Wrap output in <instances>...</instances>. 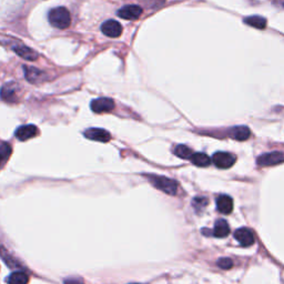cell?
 I'll list each match as a JSON object with an SVG mask.
<instances>
[{"instance_id":"1","label":"cell","mask_w":284,"mask_h":284,"mask_svg":"<svg viewBox=\"0 0 284 284\" xmlns=\"http://www.w3.org/2000/svg\"><path fill=\"white\" fill-rule=\"evenodd\" d=\"M49 23L52 27L58 29H66L71 24V16L65 7H57L51 9L48 14Z\"/></svg>"},{"instance_id":"2","label":"cell","mask_w":284,"mask_h":284,"mask_svg":"<svg viewBox=\"0 0 284 284\" xmlns=\"http://www.w3.org/2000/svg\"><path fill=\"white\" fill-rule=\"evenodd\" d=\"M146 178L148 179L152 186L159 189L162 192L170 194V196H176L178 193V183L172 179L156 175H147Z\"/></svg>"},{"instance_id":"3","label":"cell","mask_w":284,"mask_h":284,"mask_svg":"<svg viewBox=\"0 0 284 284\" xmlns=\"http://www.w3.org/2000/svg\"><path fill=\"white\" fill-rule=\"evenodd\" d=\"M19 91H20V87L17 82L15 81H10L7 82L2 89L0 91V97H2L3 100H5L6 102L9 103H14L17 102L19 100Z\"/></svg>"},{"instance_id":"4","label":"cell","mask_w":284,"mask_h":284,"mask_svg":"<svg viewBox=\"0 0 284 284\" xmlns=\"http://www.w3.org/2000/svg\"><path fill=\"white\" fill-rule=\"evenodd\" d=\"M213 164L220 169H228L231 168L236 161V158L234 155L229 154V152H217L212 157Z\"/></svg>"},{"instance_id":"5","label":"cell","mask_w":284,"mask_h":284,"mask_svg":"<svg viewBox=\"0 0 284 284\" xmlns=\"http://www.w3.org/2000/svg\"><path fill=\"white\" fill-rule=\"evenodd\" d=\"M91 110L96 113L110 112L114 108V101L110 98H98L91 101Z\"/></svg>"},{"instance_id":"6","label":"cell","mask_w":284,"mask_h":284,"mask_svg":"<svg viewBox=\"0 0 284 284\" xmlns=\"http://www.w3.org/2000/svg\"><path fill=\"white\" fill-rule=\"evenodd\" d=\"M284 161V155L282 152H269V154H264L257 158L256 164L260 167L265 166H274Z\"/></svg>"},{"instance_id":"7","label":"cell","mask_w":284,"mask_h":284,"mask_svg":"<svg viewBox=\"0 0 284 284\" xmlns=\"http://www.w3.org/2000/svg\"><path fill=\"white\" fill-rule=\"evenodd\" d=\"M102 33L107 37H111V38H118V37L122 34V26H121L115 20H107L101 26Z\"/></svg>"},{"instance_id":"8","label":"cell","mask_w":284,"mask_h":284,"mask_svg":"<svg viewBox=\"0 0 284 284\" xmlns=\"http://www.w3.org/2000/svg\"><path fill=\"white\" fill-rule=\"evenodd\" d=\"M141 15H142V8L136 6V5H129V6H124L118 12L119 17L125 19V20L138 19Z\"/></svg>"},{"instance_id":"9","label":"cell","mask_w":284,"mask_h":284,"mask_svg":"<svg viewBox=\"0 0 284 284\" xmlns=\"http://www.w3.org/2000/svg\"><path fill=\"white\" fill-rule=\"evenodd\" d=\"M85 136L89 140L98 141V142H108L111 139V135L104 129L91 128L85 131Z\"/></svg>"},{"instance_id":"10","label":"cell","mask_w":284,"mask_h":284,"mask_svg":"<svg viewBox=\"0 0 284 284\" xmlns=\"http://www.w3.org/2000/svg\"><path fill=\"white\" fill-rule=\"evenodd\" d=\"M16 138L20 141H27L38 134V128L34 124H26L16 130Z\"/></svg>"},{"instance_id":"11","label":"cell","mask_w":284,"mask_h":284,"mask_svg":"<svg viewBox=\"0 0 284 284\" xmlns=\"http://www.w3.org/2000/svg\"><path fill=\"white\" fill-rule=\"evenodd\" d=\"M234 238L242 246H250L254 243V235L249 229L241 228L234 232Z\"/></svg>"},{"instance_id":"12","label":"cell","mask_w":284,"mask_h":284,"mask_svg":"<svg viewBox=\"0 0 284 284\" xmlns=\"http://www.w3.org/2000/svg\"><path fill=\"white\" fill-rule=\"evenodd\" d=\"M24 69H25L26 79L31 83H39L41 81H45L47 79L46 73L44 71L37 69V68L25 66Z\"/></svg>"},{"instance_id":"13","label":"cell","mask_w":284,"mask_h":284,"mask_svg":"<svg viewBox=\"0 0 284 284\" xmlns=\"http://www.w3.org/2000/svg\"><path fill=\"white\" fill-rule=\"evenodd\" d=\"M217 207L221 213L230 214L233 210V200L227 194H223V196H220L218 198Z\"/></svg>"},{"instance_id":"14","label":"cell","mask_w":284,"mask_h":284,"mask_svg":"<svg viewBox=\"0 0 284 284\" xmlns=\"http://www.w3.org/2000/svg\"><path fill=\"white\" fill-rule=\"evenodd\" d=\"M14 50L16 51V54L18 56L23 57L24 59L29 60V61H34L38 58V54L34 50L29 48V47L25 46V45H20L18 47H14Z\"/></svg>"},{"instance_id":"15","label":"cell","mask_w":284,"mask_h":284,"mask_svg":"<svg viewBox=\"0 0 284 284\" xmlns=\"http://www.w3.org/2000/svg\"><path fill=\"white\" fill-rule=\"evenodd\" d=\"M230 233V227L228 222L223 219L218 220L215 222L214 229H213V235L217 236V238H225Z\"/></svg>"},{"instance_id":"16","label":"cell","mask_w":284,"mask_h":284,"mask_svg":"<svg viewBox=\"0 0 284 284\" xmlns=\"http://www.w3.org/2000/svg\"><path fill=\"white\" fill-rule=\"evenodd\" d=\"M29 282V276L27 273L23 271H17L13 272L7 277V283L8 284H28Z\"/></svg>"},{"instance_id":"17","label":"cell","mask_w":284,"mask_h":284,"mask_svg":"<svg viewBox=\"0 0 284 284\" xmlns=\"http://www.w3.org/2000/svg\"><path fill=\"white\" fill-rule=\"evenodd\" d=\"M231 134H232L233 139L238 141H245L249 139V136L251 135V131L248 127L245 125H240V127H235L233 130L231 131Z\"/></svg>"},{"instance_id":"18","label":"cell","mask_w":284,"mask_h":284,"mask_svg":"<svg viewBox=\"0 0 284 284\" xmlns=\"http://www.w3.org/2000/svg\"><path fill=\"white\" fill-rule=\"evenodd\" d=\"M244 23L256 29H264L266 27V19L261 16H250L244 18Z\"/></svg>"},{"instance_id":"19","label":"cell","mask_w":284,"mask_h":284,"mask_svg":"<svg viewBox=\"0 0 284 284\" xmlns=\"http://www.w3.org/2000/svg\"><path fill=\"white\" fill-rule=\"evenodd\" d=\"M190 160L192 161V164L196 165L197 167H208L210 166V164H211L210 158L206 154H202V152L193 154Z\"/></svg>"},{"instance_id":"20","label":"cell","mask_w":284,"mask_h":284,"mask_svg":"<svg viewBox=\"0 0 284 284\" xmlns=\"http://www.w3.org/2000/svg\"><path fill=\"white\" fill-rule=\"evenodd\" d=\"M175 155L181 159H191V157L193 156V152L190 148H188L187 146L179 145L175 148Z\"/></svg>"},{"instance_id":"21","label":"cell","mask_w":284,"mask_h":284,"mask_svg":"<svg viewBox=\"0 0 284 284\" xmlns=\"http://www.w3.org/2000/svg\"><path fill=\"white\" fill-rule=\"evenodd\" d=\"M12 155V147L9 144H2L0 145V168H2Z\"/></svg>"},{"instance_id":"22","label":"cell","mask_w":284,"mask_h":284,"mask_svg":"<svg viewBox=\"0 0 284 284\" xmlns=\"http://www.w3.org/2000/svg\"><path fill=\"white\" fill-rule=\"evenodd\" d=\"M218 266L223 270H229L233 266V261L229 257H222V259H219Z\"/></svg>"},{"instance_id":"23","label":"cell","mask_w":284,"mask_h":284,"mask_svg":"<svg viewBox=\"0 0 284 284\" xmlns=\"http://www.w3.org/2000/svg\"><path fill=\"white\" fill-rule=\"evenodd\" d=\"M207 204H208V200L206 198H196V199H193V207H194V209L197 210V211H199V210L204 209V207H206Z\"/></svg>"},{"instance_id":"24","label":"cell","mask_w":284,"mask_h":284,"mask_svg":"<svg viewBox=\"0 0 284 284\" xmlns=\"http://www.w3.org/2000/svg\"><path fill=\"white\" fill-rule=\"evenodd\" d=\"M65 284H85L81 280H79V278H66L65 280Z\"/></svg>"},{"instance_id":"25","label":"cell","mask_w":284,"mask_h":284,"mask_svg":"<svg viewBox=\"0 0 284 284\" xmlns=\"http://www.w3.org/2000/svg\"><path fill=\"white\" fill-rule=\"evenodd\" d=\"M273 3L276 4L277 6L280 7H284V0H273Z\"/></svg>"},{"instance_id":"26","label":"cell","mask_w":284,"mask_h":284,"mask_svg":"<svg viewBox=\"0 0 284 284\" xmlns=\"http://www.w3.org/2000/svg\"><path fill=\"white\" fill-rule=\"evenodd\" d=\"M131 284H139V283H131Z\"/></svg>"}]
</instances>
